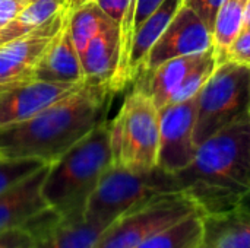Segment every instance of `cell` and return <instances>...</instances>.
Listing matches in <instances>:
<instances>
[{"mask_svg":"<svg viewBox=\"0 0 250 248\" xmlns=\"http://www.w3.org/2000/svg\"><path fill=\"white\" fill-rule=\"evenodd\" d=\"M108 83L85 79L83 85L35 117L0 129V158H37L56 162L75 143L105 120Z\"/></svg>","mask_w":250,"mask_h":248,"instance_id":"1","label":"cell"},{"mask_svg":"<svg viewBox=\"0 0 250 248\" xmlns=\"http://www.w3.org/2000/svg\"><path fill=\"white\" fill-rule=\"evenodd\" d=\"M176 180L204 215L237 209L250 191L249 113L204 140Z\"/></svg>","mask_w":250,"mask_h":248,"instance_id":"2","label":"cell"},{"mask_svg":"<svg viewBox=\"0 0 250 248\" xmlns=\"http://www.w3.org/2000/svg\"><path fill=\"white\" fill-rule=\"evenodd\" d=\"M113 165L108 121L98 123L56 162L48 165L42 197L63 218L83 216L86 202Z\"/></svg>","mask_w":250,"mask_h":248,"instance_id":"3","label":"cell"},{"mask_svg":"<svg viewBox=\"0 0 250 248\" xmlns=\"http://www.w3.org/2000/svg\"><path fill=\"white\" fill-rule=\"evenodd\" d=\"M108 129L113 165L136 172L158 167L160 110L146 92L133 88Z\"/></svg>","mask_w":250,"mask_h":248,"instance_id":"4","label":"cell"},{"mask_svg":"<svg viewBox=\"0 0 250 248\" xmlns=\"http://www.w3.org/2000/svg\"><path fill=\"white\" fill-rule=\"evenodd\" d=\"M180 190L176 175L154 168L136 172L111 165L89 196L83 218L88 222L110 227L135 206L168 191Z\"/></svg>","mask_w":250,"mask_h":248,"instance_id":"5","label":"cell"},{"mask_svg":"<svg viewBox=\"0 0 250 248\" xmlns=\"http://www.w3.org/2000/svg\"><path fill=\"white\" fill-rule=\"evenodd\" d=\"M249 102L250 69L230 61L220 63L196 95L198 146L246 113Z\"/></svg>","mask_w":250,"mask_h":248,"instance_id":"6","label":"cell"},{"mask_svg":"<svg viewBox=\"0 0 250 248\" xmlns=\"http://www.w3.org/2000/svg\"><path fill=\"white\" fill-rule=\"evenodd\" d=\"M196 212L201 209L183 190L158 194L116 219L95 248H136L161 229Z\"/></svg>","mask_w":250,"mask_h":248,"instance_id":"7","label":"cell"},{"mask_svg":"<svg viewBox=\"0 0 250 248\" xmlns=\"http://www.w3.org/2000/svg\"><path fill=\"white\" fill-rule=\"evenodd\" d=\"M63 6L35 31L0 45V94L35 80L37 67L66 19Z\"/></svg>","mask_w":250,"mask_h":248,"instance_id":"8","label":"cell"},{"mask_svg":"<svg viewBox=\"0 0 250 248\" xmlns=\"http://www.w3.org/2000/svg\"><path fill=\"white\" fill-rule=\"evenodd\" d=\"M195 123L196 96L160 110L158 168L176 175L190 165L198 151Z\"/></svg>","mask_w":250,"mask_h":248,"instance_id":"9","label":"cell"},{"mask_svg":"<svg viewBox=\"0 0 250 248\" xmlns=\"http://www.w3.org/2000/svg\"><path fill=\"white\" fill-rule=\"evenodd\" d=\"M211 47H214L211 29L190 7L182 4L166 31L149 50L139 76L152 72L167 60L198 54Z\"/></svg>","mask_w":250,"mask_h":248,"instance_id":"10","label":"cell"},{"mask_svg":"<svg viewBox=\"0 0 250 248\" xmlns=\"http://www.w3.org/2000/svg\"><path fill=\"white\" fill-rule=\"evenodd\" d=\"M81 82H44L32 80L15 86L0 94V129L26 121L56 101L78 91L83 85Z\"/></svg>","mask_w":250,"mask_h":248,"instance_id":"11","label":"cell"},{"mask_svg":"<svg viewBox=\"0 0 250 248\" xmlns=\"http://www.w3.org/2000/svg\"><path fill=\"white\" fill-rule=\"evenodd\" d=\"M48 165L0 194V232L22 228L29 218L48 206L41 193Z\"/></svg>","mask_w":250,"mask_h":248,"instance_id":"12","label":"cell"},{"mask_svg":"<svg viewBox=\"0 0 250 248\" xmlns=\"http://www.w3.org/2000/svg\"><path fill=\"white\" fill-rule=\"evenodd\" d=\"M214 51L215 48L211 47L198 54H189L167 60L161 63L158 67H155L152 72L139 76L135 80V88L146 92L151 96L155 107L161 110L166 105H168L173 94L188 77V75L205 58H208Z\"/></svg>","mask_w":250,"mask_h":248,"instance_id":"13","label":"cell"},{"mask_svg":"<svg viewBox=\"0 0 250 248\" xmlns=\"http://www.w3.org/2000/svg\"><path fill=\"white\" fill-rule=\"evenodd\" d=\"M35 80L70 83L83 80L81 58L70 35L69 10L63 22V26L60 28L59 34L47 48L44 57L41 58L37 67Z\"/></svg>","mask_w":250,"mask_h":248,"instance_id":"14","label":"cell"},{"mask_svg":"<svg viewBox=\"0 0 250 248\" xmlns=\"http://www.w3.org/2000/svg\"><path fill=\"white\" fill-rule=\"evenodd\" d=\"M120 51V29L107 16L100 31L88 42L82 57L83 79L108 83L116 73Z\"/></svg>","mask_w":250,"mask_h":248,"instance_id":"15","label":"cell"},{"mask_svg":"<svg viewBox=\"0 0 250 248\" xmlns=\"http://www.w3.org/2000/svg\"><path fill=\"white\" fill-rule=\"evenodd\" d=\"M204 240L199 248H250V210L204 215Z\"/></svg>","mask_w":250,"mask_h":248,"instance_id":"16","label":"cell"},{"mask_svg":"<svg viewBox=\"0 0 250 248\" xmlns=\"http://www.w3.org/2000/svg\"><path fill=\"white\" fill-rule=\"evenodd\" d=\"M182 4L183 0H164L135 31L127 64L129 83L136 80L149 50L166 31L167 25L171 22Z\"/></svg>","mask_w":250,"mask_h":248,"instance_id":"17","label":"cell"},{"mask_svg":"<svg viewBox=\"0 0 250 248\" xmlns=\"http://www.w3.org/2000/svg\"><path fill=\"white\" fill-rule=\"evenodd\" d=\"M108 227L88 222L83 216L63 218L62 224L34 248H95Z\"/></svg>","mask_w":250,"mask_h":248,"instance_id":"18","label":"cell"},{"mask_svg":"<svg viewBox=\"0 0 250 248\" xmlns=\"http://www.w3.org/2000/svg\"><path fill=\"white\" fill-rule=\"evenodd\" d=\"M204 231V213L196 212L161 229L136 248H199Z\"/></svg>","mask_w":250,"mask_h":248,"instance_id":"19","label":"cell"},{"mask_svg":"<svg viewBox=\"0 0 250 248\" xmlns=\"http://www.w3.org/2000/svg\"><path fill=\"white\" fill-rule=\"evenodd\" d=\"M63 6L64 3L56 0H38L29 3L0 29V45L35 31Z\"/></svg>","mask_w":250,"mask_h":248,"instance_id":"20","label":"cell"},{"mask_svg":"<svg viewBox=\"0 0 250 248\" xmlns=\"http://www.w3.org/2000/svg\"><path fill=\"white\" fill-rule=\"evenodd\" d=\"M245 4L246 0H226L221 6L212 29V41L217 57H220L240 34L243 28Z\"/></svg>","mask_w":250,"mask_h":248,"instance_id":"21","label":"cell"},{"mask_svg":"<svg viewBox=\"0 0 250 248\" xmlns=\"http://www.w3.org/2000/svg\"><path fill=\"white\" fill-rule=\"evenodd\" d=\"M107 19V15L97 6L95 1H89L79 9L69 12V25H70V35L75 44V48L82 57L88 42L95 37L100 31L103 22Z\"/></svg>","mask_w":250,"mask_h":248,"instance_id":"22","label":"cell"},{"mask_svg":"<svg viewBox=\"0 0 250 248\" xmlns=\"http://www.w3.org/2000/svg\"><path fill=\"white\" fill-rule=\"evenodd\" d=\"M217 66H218V60H217V53L214 51L208 58H205L201 64H198L188 75V77L182 82V85L173 94L168 104H177V102H183L190 98H195L202 89V86L207 83V80L211 77Z\"/></svg>","mask_w":250,"mask_h":248,"instance_id":"23","label":"cell"},{"mask_svg":"<svg viewBox=\"0 0 250 248\" xmlns=\"http://www.w3.org/2000/svg\"><path fill=\"white\" fill-rule=\"evenodd\" d=\"M44 165L47 164L37 158H0V194L28 178Z\"/></svg>","mask_w":250,"mask_h":248,"instance_id":"24","label":"cell"},{"mask_svg":"<svg viewBox=\"0 0 250 248\" xmlns=\"http://www.w3.org/2000/svg\"><path fill=\"white\" fill-rule=\"evenodd\" d=\"M217 60L218 64L230 61L250 69V28H243L230 47L220 57H217Z\"/></svg>","mask_w":250,"mask_h":248,"instance_id":"25","label":"cell"},{"mask_svg":"<svg viewBox=\"0 0 250 248\" xmlns=\"http://www.w3.org/2000/svg\"><path fill=\"white\" fill-rule=\"evenodd\" d=\"M224 1L226 0H183V4L190 7L212 32L217 15Z\"/></svg>","mask_w":250,"mask_h":248,"instance_id":"26","label":"cell"},{"mask_svg":"<svg viewBox=\"0 0 250 248\" xmlns=\"http://www.w3.org/2000/svg\"><path fill=\"white\" fill-rule=\"evenodd\" d=\"M94 1L119 26V29L126 12L130 7H135L136 3V0H94Z\"/></svg>","mask_w":250,"mask_h":248,"instance_id":"27","label":"cell"},{"mask_svg":"<svg viewBox=\"0 0 250 248\" xmlns=\"http://www.w3.org/2000/svg\"><path fill=\"white\" fill-rule=\"evenodd\" d=\"M35 240L22 228L0 232V248H34Z\"/></svg>","mask_w":250,"mask_h":248,"instance_id":"28","label":"cell"},{"mask_svg":"<svg viewBox=\"0 0 250 248\" xmlns=\"http://www.w3.org/2000/svg\"><path fill=\"white\" fill-rule=\"evenodd\" d=\"M28 4L29 0H0V29Z\"/></svg>","mask_w":250,"mask_h":248,"instance_id":"29","label":"cell"},{"mask_svg":"<svg viewBox=\"0 0 250 248\" xmlns=\"http://www.w3.org/2000/svg\"><path fill=\"white\" fill-rule=\"evenodd\" d=\"M164 0H136L135 3V19H133V35L141 23L163 3Z\"/></svg>","mask_w":250,"mask_h":248,"instance_id":"30","label":"cell"},{"mask_svg":"<svg viewBox=\"0 0 250 248\" xmlns=\"http://www.w3.org/2000/svg\"><path fill=\"white\" fill-rule=\"evenodd\" d=\"M89 1H94V0H66V1H64V7H66L69 12H73V10L79 9L81 6L89 3Z\"/></svg>","mask_w":250,"mask_h":248,"instance_id":"31","label":"cell"},{"mask_svg":"<svg viewBox=\"0 0 250 248\" xmlns=\"http://www.w3.org/2000/svg\"><path fill=\"white\" fill-rule=\"evenodd\" d=\"M243 28H250V0H246L243 10Z\"/></svg>","mask_w":250,"mask_h":248,"instance_id":"32","label":"cell"},{"mask_svg":"<svg viewBox=\"0 0 250 248\" xmlns=\"http://www.w3.org/2000/svg\"><path fill=\"white\" fill-rule=\"evenodd\" d=\"M240 206H243L245 209H249L250 210V191L243 197V200H242V203H240Z\"/></svg>","mask_w":250,"mask_h":248,"instance_id":"33","label":"cell"},{"mask_svg":"<svg viewBox=\"0 0 250 248\" xmlns=\"http://www.w3.org/2000/svg\"><path fill=\"white\" fill-rule=\"evenodd\" d=\"M32 1H38V0H29V3H32ZM56 1H62V3H64L66 0H56Z\"/></svg>","mask_w":250,"mask_h":248,"instance_id":"34","label":"cell"},{"mask_svg":"<svg viewBox=\"0 0 250 248\" xmlns=\"http://www.w3.org/2000/svg\"><path fill=\"white\" fill-rule=\"evenodd\" d=\"M248 113H249V121H250V102H249V108H248Z\"/></svg>","mask_w":250,"mask_h":248,"instance_id":"35","label":"cell"}]
</instances>
